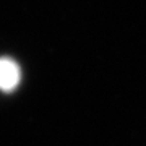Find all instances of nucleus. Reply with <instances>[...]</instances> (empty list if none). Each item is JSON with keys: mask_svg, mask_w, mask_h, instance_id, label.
Segmentation results:
<instances>
[{"mask_svg": "<svg viewBox=\"0 0 146 146\" xmlns=\"http://www.w3.org/2000/svg\"><path fill=\"white\" fill-rule=\"evenodd\" d=\"M21 70L10 57H0V89L10 93L20 84Z\"/></svg>", "mask_w": 146, "mask_h": 146, "instance_id": "1", "label": "nucleus"}]
</instances>
